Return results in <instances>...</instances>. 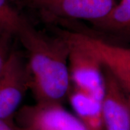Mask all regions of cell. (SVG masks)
Returning a JSON list of instances; mask_svg holds the SVG:
<instances>
[{
	"label": "cell",
	"instance_id": "cell-8",
	"mask_svg": "<svg viewBox=\"0 0 130 130\" xmlns=\"http://www.w3.org/2000/svg\"><path fill=\"white\" fill-rule=\"evenodd\" d=\"M68 100L74 114L89 130H104L103 101L77 88H71Z\"/></svg>",
	"mask_w": 130,
	"mask_h": 130
},
{
	"label": "cell",
	"instance_id": "cell-4",
	"mask_svg": "<svg viewBox=\"0 0 130 130\" xmlns=\"http://www.w3.org/2000/svg\"><path fill=\"white\" fill-rule=\"evenodd\" d=\"M65 40L70 46L68 65L70 82L73 85V88L103 101L105 93V75L103 64L86 48L66 38Z\"/></svg>",
	"mask_w": 130,
	"mask_h": 130
},
{
	"label": "cell",
	"instance_id": "cell-7",
	"mask_svg": "<svg viewBox=\"0 0 130 130\" xmlns=\"http://www.w3.org/2000/svg\"><path fill=\"white\" fill-rule=\"evenodd\" d=\"M59 34L67 41L90 51L104 66L119 67L130 73V48L85 32L60 31Z\"/></svg>",
	"mask_w": 130,
	"mask_h": 130
},
{
	"label": "cell",
	"instance_id": "cell-3",
	"mask_svg": "<svg viewBox=\"0 0 130 130\" xmlns=\"http://www.w3.org/2000/svg\"><path fill=\"white\" fill-rule=\"evenodd\" d=\"M28 89L26 61L19 52L12 51L0 72V119L13 120Z\"/></svg>",
	"mask_w": 130,
	"mask_h": 130
},
{
	"label": "cell",
	"instance_id": "cell-13",
	"mask_svg": "<svg viewBox=\"0 0 130 130\" xmlns=\"http://www.w3.org/2000/svg\"><path fill=\"white\" fill-rule=\"evenodd\" d=\"M0 130H17L14 120H5L0 119Z\"/></svg>",
	"mask_w": 130,
	"mask_h": 130
},
{
	"label": "cell",
	"instance_id": "cell-5",
	"mask_svg": "<svg viewBox=\"0 0 130 130\" xmlns=\"http://www.w3.org/2000/svg\"><path fill=\"white\" fill-rule=\"evenodd\" d=\"M43 15L54 19L86 20L103 19L117 3L116 0H25Z\"/></svg>",
	"mask_w": 130,
	"mask_h": 130
},
{
	"label": "cell",
	"instance_id": "cell-6",
	"mask_svg": "<svg viewBox=\"0 0 130 130\" xmlns=\"http://www.w3.org/2000/svg\"><path fill=\"white\" fill-rule=\"evenodd\" d=\"M105 93L103 98L104 130H130V107L125 93L112 72L103 65Z\"/></svg>",
	"mask_w": 130,
	"mask_h": 130
},
{
	"label": "cell",
	"instance_id": "cell-12",
	"mask_svg": "<svg viewBox=\"0 0 130 130\" xmlns=\"http://www.w3.org/2000/svg\"><path fill=\"white\" fill-rule=\"evenodd\" d=\"M13 37L10 33L0 29V72L12 51L11 43Z\"/></svg>",
	"mask_w": 130,
	"mask_h": 130
},
{
	"label": "cell",
	"instance_id": "cell-11",
	"mask_svg": "<svg viewBox=\"0 0 130 130\" xmlns=\"http://www.w3.org/2000/svg\"><path fill=\"white\" fill-rule=\"evenodd\" d=\"M117 79L121 88L125 93L130 107V73L127 71L115 67H106Z\"/></svg>",
	"mask_w": 130,
	"mask_h": 130
},
{
	"label": "cell",
	"instance_id": "cell-9",
	"mask_svg": "<svg viewBox=\"0 0 130 130\" xmlns=\"http://www.w3.org/2000/svg\"><path fill=\"white\" fill-rule=\"evenodd\" d=\"M92 25L106 35L130 42V0H120L104 18Z\"/></svg>",
	"mask_w": 130,
	"mask_h": 130
},
{
	"label": "cell",
	"instance_id": "cell-10",
	"mask_svg": "<svg viewBox=\"0 0 130 130\" xmlns=\"http://www.w3.org/2000/svg\"><path fill=\"white\" fill-rule=\"evenodd\" d=\"M27 20L19 13L11 0H0V29L17 37Z\"/></svg>",
	"mask_w": 130,
	"mask_h": 130
},
{
	"label": "cell",
	"instance_id": "cell-1",
	"mask_svg": "<svg viewBox=\"0 0 130 130\" xmlns=\"http://www.w3.org/2000/svg\"><path fill=\"white\" fill-rule=\"evenodd\" d=\"M17 37L25 48L30 75V89L37 103H60L72 88L65 38L50 37L25 21Z\"/></svg>",
	"mask_w": 130,
	"mask_h": 130
},
{
	"label": "cell",
	"instance_id": "cell-2",
	"mask_svg": "<svg viewBox=\"0 0 130 130\" xmlns=\"http://www.w3.org/2000/svg\"><path fill=\"white\" fill-rule=\"evenodd\" d=\"M13 120L17 130H89L60 103L25 106L19 108Z\"/></svg>",
	"mask_w": 130,
	"mask_h": 130
}]
</instances>
